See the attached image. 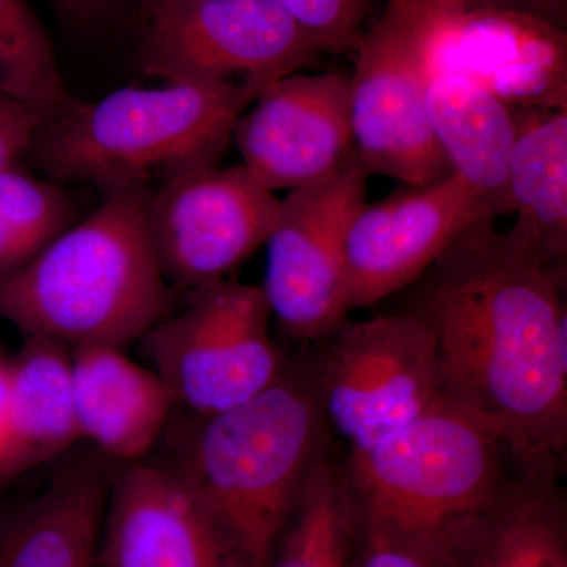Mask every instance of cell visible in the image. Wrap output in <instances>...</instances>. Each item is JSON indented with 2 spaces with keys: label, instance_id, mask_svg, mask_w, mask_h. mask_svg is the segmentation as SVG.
Returning <instances> with one entry per match:
<instances>
[{
  "label": "cell",
  "instance_id": "1",
  "mask_svg": "<svg viewBox=\"0 0 567 567\" xmlns=\"http://www.w3.org/2000/svg\"><path fill=\"white\" fill-rule=\"evenodd\" d=\"M565 282L486 219L410 286L401 309L434 336L443 398L503 440L516 472L544 480L566 470Z\"/></svg>",
  "mask_w": 567,
  "mask_h": 567
},
{
  "label": "cell",
  "instance_id": "2",
  "mask_svg": "<svg viewBox=\"0 0 567 567\" xmlns=\"http://www.w3.org/2000/svg\"><path fill=\"white\" fill-rule=\"evenodd\" d=\"M162 442L171 470L212 518L230 567H268L331 436L303 360L215 415L177 410Z\"/></svg>",
  "mask_w": 567,
  "mask_h": 567
},
{
  "label": "cell",
  "instance_id": "3",
  "mask_svg": "<svg viewBox=\"0 0 567 567\" xmlns=\"http://www.w3.org/2000/svg\"><path fill=\"white\" fill-rule=\"evenodd\" d=\"M151 189L104 193L87 218L0 278V319L71 349L141 341L173 312L148 235Z\"/></svg>",
  "mask_w": 567,
  "mask_h": 567
},
{
  "label": "cell",
  "instance_id": "4",
  "mask_svg": "<svg viewBox=\"0 0 567 567\" xmlns=\"http://www.w3.org/2000/svg\"><path fill=\"white\" fill-rule=\"evenodd\" d=\"M254 100L240 82L223 80L126 87L95 103L71 99L40 126L28 153L58 182L91 183L103 194L153 188L219 166Z\"/></svg>",
  "mask_w": 567,
  "mask_h": 567
},
{
  "label": "cell",
  "instance_id": "5",
  "mask_svg": "<svg viewBox=\"0 0 567 567\" xmlns=\"http://www.w3.org/2000/svg\"><path fill=\"white\" fill-rule=\"evenodd\" d=\"M358 524L443 532L480 513L514 466L503 440L445 398L368 450L347 454Z\"/></svg>",
  "mask_w": 567,
  "mask_h": 567
},
{
  "label": "cell",
  "instance_id": "6",
  "mask_svg": "<svg viewBox=\"0 0 567 567\" xmlns=\"http://www.w3.org/2000/svg\"><path fill=\"white\" fill-rule=\"evenodd\" d=\"M303 360L331 440L368 450L443 398L435 339L406 311L352 320L315 341Z\"/></svg>",
  "mask_w": 567,
  "mask_h": 567
},
{
  "label": "cell",
  "instance_id": "7",
  "mask_svg": "<svg viewBox=\"0 0 567 567\" xmlns=\"http://www.w3.org/2000/svg\"><path fill=\"white\" fill-rule=\"evenodd\" d=\"M260 287L226 278L193 292L141 339L177 410L207 416L256 398L281 375L286 357L270 333Z\"/></svg>",
  "mask_w": 567,
  "mask_h": 567
},
{
  "label": "cell",
  "instance_id": "8",
  "mask_svg": "<svg viewBox=\"0 0 567 567\" xmlns=\"http://www.w3.org/2000/svg\"><path fill=\"white\" fill-rule=\"evenodd\" d=\"M322 54L276 0H189L148 14L140 62L166 82L238 81L257 99Z\"/></svg>",
  "mask_w": 567,
  "mask_h": 567
},
{
  "label": "cell",
  "instance_id": "9",
  "mask_svg": "<svg viewBox=\"0 0 567 567\" xmlns=\"http://www.w3.org/2000/svg\"><path fill=\"white\" fill-rule=\"evenodd\" d=\"M369 173L353 152L322 181L279 203L267 238L262 292L284 333L315 342L349 317L346 238L365 203Z\"/></svg>",
  "mask_w": 567,
  "mask_h": 567
},
{
  "label": "cell",
  "instance_id": "10",
  "mask_svg": "<svg viewBox=\"0 0 567 567\" xmlns=\"http://www.w3.org/2000/svg\"><path fill=\"white\" fill-rule=\"evenodd\" d=\"M416 39L425 78L462 74L514 110L567 107L565 29L535 14L416 0Z\"/></svg>",
  "mask_w": 567,
  "mask_h": 567
},
{
  "label": "cell",
  "instance_id": "11",
  "mask_svg": "<svg viewBox=\"0 0 567 567\" xmlns=\"http://www.w3.org/2000/svg\"><path fill=\"white\" fill-rule=\"evenodd\" d=\"M353 51L350 122L354 152L365 171L405 186L442 181L451 171L425 111L416 0H386L382 17Z\"/></svg>",
  "mask_w": 567,
  "mask_h": 567
},
{
  "label": "cell",
  "instance_id": "12",
  "mask_svg": "<svg viewBox=\"0 0 567 567\" xmlns=\"http://www.w3.org/2000/svg\"><path fill=\"white\" fill-rule=\"evenodd\" d=\"M279 203L244 164L204 167L153 186L147 227L166 281L196 292L226 279L267 244Z\"/></svg>",
  "mask_w": 567,
  "mask_h": 567
},
{
  "label": "cell",
  "instance_id": "13",
  "mask_svg": "<svg viewBox=\"0 0 567 567\" xmlns=\"http://www.w3.org/2000/svg\"><path fill=\"white\" fill-rule=\"evenodd\" d=\"M496 218L486 200L454 174L364 203L346 238L349 315L409 289L462 235Z\"/></svg>",
  "mask_w": 567,
  "mask_h": 567
},
{
  "label": "cell",
  "instance_id": "14",
  "mask_svg": "<svg viewBox=\"0 0 567 567\" xmlns=\"http://www.w3.org/2000/svg\"><path fill=\"white\" fill-rule=\"evenodd\" d=\"M233 142L270 192L322 181L354 152L349 76L328 71L276 81L238 118Z\"/></svg>",
  "mask_w": 567,
  "mask_h": 567
},
{
  "label": "cell",
  "instance_id": "15",
  "mask_svg": "<svg viewBox=\"0 0 567 567\" xmlns=\"http://www.w3.org/2000/svg\"><path fill=\"white\" fill-rule=\"evenodd\" d=\"M96 567H230L212 518L163 464L126 465L111 483Z\"/></svg>",
  "mask_w": 567,
  "mask_h": 567
},
{
  "label": "cell",
  "instance_id": "16",
  "mask_svg": "<svg viewBox=\"0 0 567 567\" xmlns=\"http://www.w3.org/2000/svg\"><path fill=\"white\" fill-rule=\"evenodd\" d=\"M123 349H71L74 410L82 442L104 457L132 465L162 442L177 412L173 394L153 369L126 358Z\"/></svg>",
  "mask_w": 567,
  "mask_h": 567
},
{
  "label": "cell",
  "instance_id": "17",
  "mask_svg": "<svg viewBox=\"0 0 567 567\" xmlns=\"http://www.w3.org/2000/svg\"><path fill=\"white\" fill-rule=\"evenodd\" d=\"M110 476L71 462L39 495L0 509V567H96Z\"/></svg>",
  "mask_w": 567,
  "mask_h": 567
},
{
  "label": "cell",
  "instance_id": "18",
  "mask_svg": "<svg viewBox=\"0 0 567 567\" xmlns=\"http://www.w3.org/2000/svg\"><path fill=\"white\" fill-rule=\"evenodd\" d=\"M453 567H567V509L559 480L514 470L486 507L451 529Z\"/></svg>",
  "mask_w": 567,
  "mask_h": 567
},
{
  "label": "cell",
  "instance_id": "19",
  "mask_svg": "<svg viewBox=\"0 0 567 567\" xmlns=\"http://www.w3.org/2000/svg\"><path fill=\"white\" fill-rule=\"evenodd\" d=\"M425 111L451 174L498 218L511 215L506 178L517 134L514 107L462 74L432 73L425 78Z\"/></svg>",
  "mask_w": 567,
  "mask_h": 567
},
{
  "label": "cell",
  "instance_id": "20",
  "mask_svg": "<svg viewBox=\"0 0 567 567\" xmlns=\"http://www.w3.org/2000/svg\"><path fill=\"white\" fill-rule=\"evenodd\" d=\"M517 134L506 189L516 221L511 233L532 246L555 274L566 276L567 107L514 110Z\"/></svg>",
  "mask_w": 567,
  "mask_h": 567
},
{
  "label": "cell",
  "instance_id": "21",
  "mask_svg": "<svg viewBox=\"0 0 567 567\" xmlns=\"http://www.w3.org/2000/svg\"><path fill=\"white\" fill-rule=\"evenodd\" d=\"M80 442L71 347L28 336L9 363V442L0 477L28 472Z\"/></svg>",
  "mask_w": 567,
  "mask_h": 567
},
{
  "label": "cell",
  "instance_id": "22",
  "mask_svg": "<svg viewBox=\"0 0 567 567\" xmlns=\"http://www.w3.org/2000/svg\"><path fill=\"white\" fill-rule=\"evenodd\" d=\"M357 513L333 451L312 468L268 567H349Z\"/></svg>",
  "mask_w": 567,
  "mask_h": 567
},
{
  "label": "cell",
  "instance_id": "23",
  "mask_svg": "<svg viewBox=\"0 0 567 567\" xmlns=\"http://www.w3.org/2000/svg\"><path fill=\"white\" fill-rule=\"evenodd\" d=\"M0 93L50 118L71 100L50 37L28 0H0Z\"/></svg>",
  "mask_w": 567,
  "mask_h": 567
},
{
  "label": "cell",
  "instance_id": "24",
  "mask_svg": "<svg viewBox=\"0 0 567 567\" xmlns=\"http://www.w3.org/2000/svg\"><path fill=\"white\" fill-rule=\"evenodd\" d=\"M73 203L55 183L14 164L0 174V221L39 254L73 226Z\"/></svg>",
  "mask_w": 567,
  "mask_h": 567
},
{
  "label": "cell",
  "instance_id": "25",
  "mask_svg": "<svg viewBox=\"0 0 567 567\" xmlns=\"http://www.w3.org/2000/svg\"><path fill=\"white\" fill-rule=\"evenodd\" d=\"M451 529L405 532L357 520L349 567H453Z\"/></svg>",
  "mask_w": 567,
  "mask_h": 567
},
{
  "label": "cell",
  "instance_id": "26",
  "mask_svg": "<svg viewBox=\"0 0 567 567\" xmlns=\"http://www.w3.org/2000/svg\"><path fill=\"white\" fill-rule=\"evenodd\" d=\"M323 52L353 51L363 35L364 0H276Z\"/></svg>",
  "mask_w": 567,
  "mask_h": 567
},
{
  "label": "cell",
  "instance_id": "27",
  "mask_svg": "<svg viewBox=\"0 0 567 567\" xmlns=\"http://www.w3.org/2000/svg\"><path fill=\"white\" fill-rule=\"evenodd\" d=\"M48 121L50 117L31 104L0 96V174L31 151L33 137Z\"/></svg>",
  "mask_w": 567,
  "mask_h": 567
},
{
  "label": "cell",
  "instance_id": "28",
  "mask_svg": "<svg viewBox=\"0 0 567 567\" xmlns=\"http://www.w3.org/2000/svg\"><path fill=\"white\" fill-rule=\"evenodd\" d=\"M35 256L31 246L0 221V278L13 274Z\"/></svg>",
  "mask_w": 567,
  "mask_h": 567
},
{
  "label": "cell",
  "instance_id": "29",
  "mask_svg": "<svg viewBox=\"0 0 567 567\" xmlns=\"http://www.w3.org/2000/svg\"><path fill=\"white\" fill-rule=\"evenodd\" d=\"M496 6L535 14L561 29L566 24L567 0H499Z\"/></svg>",
  "mask_w": 567,
  "mask_h": 567
},
{
  "label": "cell",
  "instance_id": "30",
  "mask_svg": "<svg viewBox=\"0 0 567 567\" xmlns=\"http://www.w3.org/2000/svg\"><path fill=\"white\" fill-rule=\"evenodd\" d=\"M9 442V363L0 358V466Z\"/></svg>",
  "mask_w": 567,
  "mask_h": 567
},
{
  "label": "cell",
  "instance_id": "31",
  "mask_svg": "<svg viewBox=\"0 0 567 567\" xmlns=\"http://www.w3.org/2000/svg\"><path fill=\"white\" fill-rule=\"evenodd\" d=\"M59 2L63 3V6L70 10L87 11L95 9V7H99L104 0H59Z\"/></svg>",
  "mask_w": 567,
  "mask_h": 567
},
{
  "label": "cell",
  "instance_id": "32",
  "mask_svg": "<svg viewBox=\"0 0 567 567\" xmlns=\"http://www.w3.org/2000/svg\"><path fill=\"white\" fill-rule=\"evenodd\" d=\"M189 2V0H145V13L152 14L155 11L177 6V3Z\"/></svg>",
  "mask_w": 567,
  "mask_h": 567
},
{
  "label": "cell",
  "instance_id": "33",
  "mask_svg": "<svg viewBox=\"0 0 567 567\" xmlns=\"http://www.w3.org/2000/svg\"><path fill=\"white\" fill-rule=\"evenodd\" d=\"M457 2H462V0H457Z\"/></svg>",
  "mask_w": 567,
  "mask_h": 567
},
{
  "label": "cell",
  "instance_id": "34",
  "mask_svg": "<svg viewBox=\"0 0 567 567\" xmlns=\"http://www.w3.org/2000/svg\"><path fill=\"white\" fill-rule=\"evenodd\" d=\"M0 96H3L2 93H0Z\"/></svg>",
  "mask_w": 567,
  "mask_h": 567
}]
</instances>
